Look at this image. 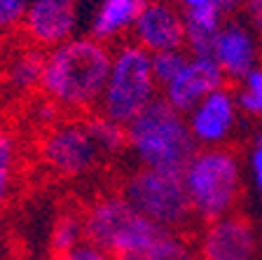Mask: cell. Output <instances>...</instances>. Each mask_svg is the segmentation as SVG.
I'll use <instances>...</instances> for the list:
<instances>
[{
  "label": "cell",
  "mask_w": 262,
  "mask_h": 260,
  "mask_svg": "<svg viewBox=\"0 0 262 260\" xmlns=\"http://www.w3.org/2000/svg\"><path fill=\"white\" fill-rule=\"evenodd\" d=\"M113 66V47L92 35L49 49L40 96L47 98L59 113L87 115L98 108Z\"/></svg>",
  "instance_id": "cell-1"
},
{
  "label": "cell",
  "mask_w": 262,
  "mask_h": 260,
  "mask_svg": "<svg viewBox=\"0 0 262 260\" xmlns=\"http://www.w3.org/2000/svg\"><path fill=\"white\" fill-rule=\"evenodd\" d=\"M244 176V159L234 146L199 148L180 176L196 223L206 225L239 211Z\"/></svg>",
  "instance_id": "cell-2"
},
{
  "label": "cell",
  "mask_w": 262,
  "mask_h": 260,
  "mask_svg": "<svg viewBox=\"0 0 262 260\" xmlns=\"http://www.w3.org/2000/svg\"><path fill=\"white\" fill-rule=\"evenodd\" d=\"M129 155L136 167L183 176L199 146L187 127V117L157 98L126 127Z\"/></svg>",
  "instance_id": "cell-3"
},
{
  "label": "cell",
  "mask_w": 262,
  "mask_h": 260,
  "mask_svg": "<svg viewBox=\"0 0 262 260\" xmlns=\"http://www.w3.org/2000/svg\"><path fill=\"white\" fill-rule=\"evenodd\" d=\"M84 237L113 260H147L166 230L157 228L120 192L98 195L82 209Z\"/></svg>",
  "instance_id": "cell-4"
},
{
  "label": "cell",
  "mask_w": 262,
  "mask_h": 260,
  "mask_svg": "<svg viewBox=\"0 0 262 260\" xmlns=\"http://www.w3.org/2000/svg\"><path fill=\"white\" fill-rule=\"evenodd\" d=\"M157 98L159 85L152 73V54L131 40L115 45L110 75L96 113L115 125L129 127Z\"/></svg>",
  "instance_id": "cell-5"
},
{
  "label": "cell",
  "mask_w": 262,
  "mask_h": 260,
  "mask_svg": "<svg viewBox=\"0 0 262 260\" xmlns=\"http://www.w3.org/2000/svg\"><path fill=\"white\" fill-rule=\"evenodd\" d=\"M141 216L166 232H183L196 221L183 178L176 173L136 167L120 181L117 190Z\"/></svg>",
  "instance_id": "cell-6"
},
{
  "label": "cell",
  "mask_w": 262,
  "mask_h": 260,
  "mask_svg": "<svg viewBox=\"0 0 262 260\" xmlns=\"http://www.w3.org/2000/svg\"><path fill=\"white\" fill-rule=\"evenodd\" d=\"M38 157L61 178H82L108 162L89 117L56 119L54 125L45 127L38 141Z\"/></svg>",
  "instance_id": "cell-7"
},
{
  "label": "cell",
  "mask_w": 262,
  "mask_h": 260,
  "mask_svg": "<svg viewBox=\"0 0 262 260\" xmlns=\"http://www.w3.org/2000/svg\"><path fill=\"white\" fill-rule=\"evenodd\" d=\"M202 260H257L262 237L255 221L241 211L202 225L196 234Z\"/></svg>",
  "instance_id": "cell-8"
},
{
  "label": "cell",
  "mask_w": 262,
  "mask_h": 260,
  "mask_svg": "<svg viewBox=\"0 0 262 260\" xmlns=\"http://www.w3.org/2000/svg\"><path fill=\"white\" fill-rule=\"evenodd\" d=\"M187 117V127L199 148H220L229 146L241 122L239 103H236L232 85H225L211 92L204 101H199Z\"/></svg>",
  "instance_id": "cell-9"
},
{
  "label": "cell",
  "mask_w": 262,
  "mask_h": 260,
  "mask_svg": "<svg viewBox=\"0 0 262 260\" xmlns=\"http://www.w3.org/2000/svg\"><path fill=\"white\" fill-rule=\"evenodd\" d=\"M77 28L80 0H31L21 33L24 43L49 52L80 35Z\"/></svg>",
  "instance_id": "cell-10"
},
{
  "label": "cell",
  "mask_w": 262,
  "mask_h": 260,
  "mask_svg": "<svg viewBox=\"0 0 262 260\" xmlns=\"http://www.w3.org/2000/svg\"><path fill=\"white\" fill-rule=\"evenodd\" d=\"M211 59L220 66L227 82L236 85L246 73L262 64V38L248 19L227 16L215 35Z\"/></svg>",
  "instance_id": "cell-11"
},
{
  "label": "cell",
  "mask_w": 262,
  "mask_h": 260,
  "mask_svg": "<svg viewBox=\"0 0 262 260\" xmlns=\"http://www.w3.org/2000/svg\"><path fill=\"white\" fill-rule=\"evenodd\" d=\"M185 14L176 3H169V0L145 3L131 31V43L143 47L147 54L185 49Z\"/></svg>",
  "instance_id": "cell-12"
},
{
  "label": "cell",
  "mask_w": 262,
  "mask_h": 260,
  "mask_svg": "<svg viewBox=\"0 0 262 260\" xmlns=\"http://www.w3.org/2000/svg\"><path fill=\"white\" fill-rule=\"evenodd\" d=\"M229 85L223 75L220 66L206 56H190L185 68L159 89V98L166 101L173 110L187 115L199 101L208 96L211 92Z\"/></svg>",
  "instance_id": "cell-13"
},
{
  "label": "cell",
  "mask_w": 262,
  "mask_h": 260,
  "mask_svg": "<svg viewBox=\"0 0 262 260\" xmlns=\"http://www.w3.org/2000/svg\"><path fill=\"white\" fill-rule=\"evenodd\" d=\"M145 0H98L96 10L89 19V33L92 38L105 45H120L126 35H131L134 24L141 16Z\"/></svg>",
  "instance_id": "cell-14"
},
{
  "label": "cell",
  "mask_w": 262,
  "mask_h": 260,
  "mask_svg": "<svg viewBox=\"0 0 262 260\" xmlns=\"http://www.w3.org/2000/svg\"><path fill=\"white\" fill-rule=\"evenodd\" d=\"M47 52L24 43L21 47L10 49L7 59L0 66V80L14 94H33L40 92L45 75Z\"/></svg>",
  "instance_id": "cell-15"
},
{
  "label": "cell",
  "mask_w": 262,
  "mask_h": 260,
  "mask_svg": "<svg viewBox=\"0 0 262 260\" xmlns=\"http://www.w3.org/2000/svg\"><path fill=\"white\" fill-rule=\"evenodd\" d=\"M183 14H185V28H187L185 52L190 56H206V59H211L215 35L223 28L227 14L223 12V7L218 3L196 7V10L183 12Z\"/></svg>",
  "instance_id": "cell-16"
},
{
  "label": "cell",
  "mask_w": 262,
  "mask_h": 260,
  "mask_svg": "<svg viewBox=\"0 0 262 260\" xmlns=\"http://www.w3.org/2000/svg\"><path fill=\"white\" fill-rule=\"evenodd\" d=\"M21 173V146L10 127L0 125V216L12 204Z\"/></svg>",
  "instance_id": "cell-17"
},
{
  "label": "cell",
  "mask_w": 262,
  "mask_h": 260,
  "mask_svg": "<svg viewBox=\"0 0 262 260\" xmlns=\"http://www.w3.org/2000/svg\"><path fill=\"white\" fill-rule=\"evenodd\" d=\"M84 218H82V209H66L56 216L49 230V255H63L68 251L77 249L84 244Z\"/></svg>",
  "instance_id": "cell-18"
},
{
  "label": "cell",
  "mask_w": 262,
  "mask_h": 260,
  "mask_svg": "<svg viewBox=\"0 0 262 260\" xmlns=\"http://www.w3.org/2000/svg\"><path fill=\"white\" fill-rule=\"evenodd\" d=\"M232 89L239 103L241 117L262 122V64L251 73H246L236 85H232Z\"/></svg>",
  "instance_id": "cell-19"
},
{
  "label": "cell",
  "mask_w": 262,
  "mask_h": 260,
  "mask_svg": "<svg viewBox=\"0 0 262 260\" xmlns=\"http://www.w3.org/2000/svg\"><path fill=\"white\" fill-rule=\"evenodd\" d=\"M147 260H202L196 239L183 232H164Z\"/></svg>",
  "instance_id": "cell-20"
},
{
  "label": "cell",
  "mask_w": 262,
  "mask_h": 260,
  "mask_svg": "<svg viewBox=\"0 0 262 260\" xmlns=\"http://www.w3.org/2000/svg\"><path fill=\"white\" fill-rule=\"evenodd\" d=\"M187 59H190V54H187L185 49L152 54V73H155V80H157L159 89H162L164 85H169V82L185 68Z\"/></svg>",
  "instance_id": "cell-21"
},
{
  "label": "cell",
  "mask_w": 262,
  "mask_h": 260,
  "mask_svg": "<svg viewBox=\"0 0 262 260\" xmlns=\"http://www.w3.org/2000/svg\"><path fill=\"white\" fill-rule=\"evenodd\" d=\"M28 5L31 0H0V33L3 35L21 31Z\"/></svg>",
  "instance_id": "cell-22"
},
{
  "label": "cell",
  "mask_w": 262,
  "mask_h": 260,
  "mask_svg": "<svg viewBox=\"0 0 262 260\" xmlns=\"http://www.w3.org/2000/svg\"><path fill=\"white\" fill-rule=\"evenodd\" d=\"M246 173H248V181L255 190L257 199L262 202V134H257L246 150Z\"/></svg>",
  "instance_id": "cell-23"
},
{
  "label": "cell",
  "mask_w": 262,
  "mask_h": 260,
  "mask_svg": "<svg viewBox=\"0 0 262 260\" xmlns=\"http://www.w3.org/2000/svg\"><path fill=\"white\" fill-rule=\"evenodd\" d=\"M52 260H113L105 251H101L98 246L89 244V242H84V244H80L77 249L68 251V253L63 255H56V258Z\"/></svg>",
  "instance_id": "cell-24"
},
{
  "label": "cell",
  "mask_w": 262,
  "mask_h": 260,
  "mask_svg": "<svg viewBox=\"0 0 262 260\" xmlns=\"http://www.w3.org/2000/svg\"><path fill=\"white\" fill-rule=\"evenodd\" d=\"M244 14L253 28L262 35V0H244Z\"/></svg>",
  "instance_id": "cell-25"
},
{
  "label": "cell",
  "mask_w": 262,
  "mask_h": 260,
  "mask_svg": "<svg viewBox=\"0 0 262 260\" xmlns=\"http://www.w3.org/2000/svg\"><path fill=\"white\" fill-rule=\"evenodd\" d=\"M211 3H218V0H176V5H178L183 12H190V10H196V7L211 5Z\"/></svg>",
  "instance_id": "cell-26"
},
{
  "label": "cell",
  "mask_w": 262,
  "mask_h": 260,
  "mask_svg": "<svg viewBox=\"0 0 262 260\" xmlns=\"http://www.w3.org/2000/svg\"><path fill=\"white\" fill-rule=\"evenodd\" d=\"M218 5L223 7L225 14H234V12H239L241 7H244V0H218Z\"/></svg>",
  "instance_id": "cell-27"
},
{
  "label": "cell",
  "mask_w": 262,
  "mask_h": 260,
  "mask_svg": "<svg viewBox=\"0 0 262 260\" xmlns=\"http://www.w3.org/2000/svg\"><path fill=\"white\" fill-rule=\"evenodd\" d=\"M7 52H10V45H7V35H3V33H0V66H3V61L7 59Z\"/></svg>",
  "instance_id": "cell-28"
},
{
  "label": "cell",
  "mask_w": 262,
  "mask_h": 260,
  "mask_svg": "<svg viewBox=\"0 0 262 260\" xmlns=\"http://www.w3.org/2000/svg\"><path fill=\"white\" fill-rule=\"evenodd\" d=\"M145 3H157V0H145Z\"/></svg>",
  "instance_id": "cell-29"
}]
</instances>
